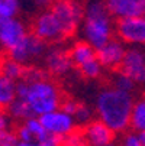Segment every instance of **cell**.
Here are the masks:
<instances>
[{
  "label": "cell",
  "instance_id": "obj_1",
  "mask_svg": "<svg viewBox=\"0 0 145 146\" xmlns=\"http://www.w3.org/2000/svg\"><path fill=\"white\" fill-rule=\"evenodd\" d=\"M135 97L132 93L122 91L109 84L102 87L94 98L96 119L109 126L116 135L131 129V111Z\"/></svg>",
  "mask_w": 145,
  "mask_h": 146
},
{
  "label": "cell",
  "instance_id": "obj_23",
  "mask_svg": "<svg viewBox=\"0 0 145 146\" xmlns=\"http://www.w3.org/2000/svg\"><path fill=\"white\" fill-rule=\"evenodd\" d=\"M22 10V0H0V17H16Z\"/></svg>",
  "mask_w": 145,
  "mask_h": 146
},
{
  "label": "cell",
  "instance_id": "obj_10",
  "mask_svg": "<svg viewBox=\"0 0 145 146\" xmlns=\"http://www.w3.org/2000/svg\"><path fill=\"white\" fill-rule=\"evenodd\" d=\"M119 70L131 77L138 87H145V46H128Z\"/></svg>",
  "mask_w": 145,
  "mask_h": 146
},
{
  "label": "cell",
  "instance_id": "obj_6",
  "mask_svg": "<svg viewBox=\"0 0 145 146\" xmlns=\"http://www.w3.org/2000/svg\"><path fill=\"white\" fill-rule=\"evenodd\" d=\"M63 23L68 38L80 31L83 16H84V2L81 0H57L49 7Z\"/></svg>",
  "mask_w": 145,
  "mask_h": 146
},
{
  "label": "cell",
  "instance_id": "obj_26",
  "mask_svg": "<svg viewBox=\"0 0 145 146\" xmlns=\"http://www.w3.org/2000/svg\"><path fill=\"white\" fill-rule=\"evenodd\" d=\"M17 142L19 139L16 136V132H12L10 129L0 132V146H16Z\"/></svg>",
  "mask_w": 145,
  "mask_h": 146
},
{
  "label": "cell",
  "instance_id": "obj_14",
  "mask_svg": "<svg viewBox=\"0 0 145 146\" xmlns=\"http://www.w3.org/2000/svg\"><path fill=\"white\" fill-rule=\"evenodd\" d=\"M89 146H116V133L99 119L83 127Z\"/></svg>",
  "mask_w": 145,
  "mask_h": 146
},
{
  "label": "cell",
  "instance_id": "obj_24",
  "mask_svg": "<svg viewBox=\"0 0 145 146\" xmlns=\"http://www.w3.org/2000/svg\"><path fill=\"white\" fill-rule=\"evenodd\" d=\"M61 146H89V143L84 132L76 129L61 139Z\"/></svg>",
  "mask_w": 145,
  "mask_h": 146
},
{
  "label": "cell",
  "instance_id": "obj_11",
  "mask_svg": "<svg viewBox=\"0 0 145 146\" xmlns=\"http://www.w3.org/2000/svg\"><path fill=\"white\" fill-rule=\"evenodd\" d=\"M39 120L44 124V127L47 129L48 133H51L59 139H63L64 136H67L68 133H71L73 130L77 129L76 119L70 113L64 111L61 107L39 116Z\"/></svg>",
  "mask_w": 145,
  "mask_h": 146
},
{
  "label": "cell",
  "instance_id": "obj_9",
  "mask_svg": "<svg viewBox=\"0 0 145 146\" xmlns=\"http://www.w3.org/2000/svg\"><path fill=\"white\" fill-rule=\"evenodd\" d=\"M115 33L126 46H145V16L116 20Z\"/></svg>",
  "mask_w": 145,
  "mask_h": 146
},
{
  "label": "cell",
  "instance_id": "obj_3",
  "mask_svg": "<svg viewBox=\"0 0 145 146\" xmlns=\"http://www.w3.org/2000/svg\"><path fill=\"white\" fill-rule=\"evenodd\" d=\"M116 19L110 15L105 0H86L80 36L96 49L116 36Z\"/></svg>",
  "mask_w": 145,
  "mask_h": 146
},
{
  "label": "cell",
  "instance_id": "obj_31",
  "mask_svg": "<svg viewBox=\"0 0 145 146\" xmlns=\"http://www.w3.org/2000/svg\"><path fill=\"white\" fill-rule=\"evenodd\" d=\"M16 146H41V145L36 140H31V142H22V140H19Z\"/></svg>",
  "mask_w": 145,
  "mask_h": 146
},
{
  "label": "cell",
  "instance_id": "obj_2",
  "mask_svg": "<svg viewBox=\"0 0 145 146\" xmlns=\"http://www.w3.org/2000/svg\"><path fill=\"white\" fill-rule=\"evenodd\" d=\"M16 97L22 98L28 104L32 116L35 117L59 109L64 100L58 84L48 77V74L36 80L22 78L17 81Z\"/></svg>",
  "mask_w": 145,
  "mask_h": 146
},
{
  "label": "cell",
  "instance_id": "obj_30",
  "mask_svg": "<svg viewBox=\"0 0 145 146\" xmlns=\"http://www.w3.org/2000/svg\"><path fill=\"white\" fill-rule=\"evenodd\" d=\"M57 2V0H32V3L35 7L44 10V9H49L54 3Z\"/></svg>",
  "mask_w": 145,
  "mask_h": 146
},
{
  "label": "cell",
  "instance_id": "obj_5",
  "mask_svg": "<svg viewBox=\"0 0 145 146\" xmlns=\"http://www.w3.org/2000/svg\"><path fill=\"white\" fill-rule=\"evenodd\" d=\"M31 32L48 45L63 44L68 38L63 23L59 22V19L55 16V13L51 9L41 10L33 17L31 25Z\"/></svg>",
  "mask_w": 145,
  "mask_h": 146
},
{
  "label": "cell",
  "instance_id": "obj_22",
  "mask_svg": "<svg viewBox=\"0 0 145 146\" xmlns=\"http://www.w3.org/2000/svg\"><path fill=\"white\" fill-rule=\"evenodd\" d=\"M25 126L29 129V132L32 133V136H33V139L36 140V142H41L42 139H45L49 133L47 132V129L44 127V124L41 123V120H39V117H29V119H26V120H23L22 121Z\"/></svg>",
  "mask_w": 145,
  "mask_h": 146
},
{
  "label": "cell",
  "instance_id": "obj_16",
  "mask_svg": "<svg viewBox=\"0 0 145 146\" xmlns=\"http://www.w3.org/2000/svg\"><path fill=\"white\" fill-rule=\"evenodd\" d=\"M131 130L141 133L145 132V96L135 98L131 111Z\"/></svg>",
  "mask_w": 145,
  "mask_h": 146
},
{
  "label": "cell",
  "instance_id": "obj_12",
  "mask_svg": "<svg viewBox=\"0 0 145 146\" xmlns=\"http://www.w3.org/2000/svg\"><path fill=\"white\" fill-rule=\"evenodd\" d=\"M29 32V28L19 16L0 17V48L9 52Z\"/></svg>",
  "mask_w": 145,
  "mask_h": 146
},
{
  "label": "cell",
  "instance_id": "obj_18",
  "mask_svg": "<svg viewBox=\"0 0 145 146\" xmlns=\"http://www.w3.org/2000/svg\"><path fill=\"white\" fill-rule=\"evenodd\" d=\"M17 82L0 74V107L7 109L9 104L16 98Z\"/></svg>",
  "mask_w": 145,
  "mask_h": 146
},
{
  "label": "cell",
  "instance_id": "obj_28",
  "mask_svg": "<svg viewBox=\"0 0 145 146\" xmlns=\"http://www.w3.org/2000/svg\"><path fill=\"white\" fill-rule=\"evenodd\" d=\"M78 103L80 101H77V100H74V98H65V100H63V103H61V109H63L64 111H67V113H70L71 116L76 113V110H77V106H78Z\"/></svg>",
  "mask_w": 145,
  "mask_h": 146
},
{
  "label": "cell",
  "instance_id": "obj_13",
  "mask_svg": "<svg viewBox=\"0 0 145 146\" xmlns=\"http://www.w3.org/2000/svg\"><path fill=\"white\" fill-rule=\"evenodd\" d=\"M126 48L128 46L116 36L112 38L105 45H102L100 48H97L96 49L97 58L100 61V64L103 65V68L109 70V71L119 70L122 61H123V56H125Z\"/></svg>",
  "mask_w": 145,
  "mask_h": 146
},
{
  "label": "cell",
  "instance_id": "obj_4",
  "mask_svg": "<svg viewBox=\"0 0 145 146\" xmlns=\"http://www.w3.org/2000/svg\"><path fill=\"white\" fill-rule=\"evenodd\" d=\"M68 49H70L74 68L81 74L83 78L94 81L103 75L105 68H103V65L100 64L97 58V52L94 46H92L89 42L81 39V40H76Z\"/></svg>",
  "mask_w": 145,
  "mask_h": 146
},
{
  "label": "cell",
  "instance_id": "obj_7",
  "mask_svg": "<svg viewBox=\"0 0 145 146\" xmlns=\"http://www.w3.org/2000/svg\"><path fill=\"white\" fill-rule=\"evenodd\" d=\"M47 48H48V44H45L42 39H39L32 32H29L22 40H19L7 52V56L29 67V65H35V62L44 58Z\"/></svg>",
  "mask_w": 145,
  "mask_h": 146
},
{
  "label": "cell",
  "instance_id": "obj_32",
  "mask_svg": "<svg viewBox=\"0 0 145 146\" xmlns=\"http://www.w3.org/2000/svg\"><path fill=\"white\" fill-rule=\"evenodd\" d=\"M139 137H141V142H142V145L145 146V132H141V133H139Z\"/></svg>",
  "mask_w": 145,
  "mask_h": 146
},
{
  "label": "cell",
  "instance_id": "obj_17",
  "mask_svg": "<svg viewBox=\"0 0 145 146\" xmlns=\"http://www.w3.org/2000/svg\"><path fill=\"white\" fill-rule=\"evenodd\" d=\"M25 72H26V65L20 64V62H17L10 56H7L6 59L0 62V74L16 82L25 77Z\"/></svg>",
  "mask_w": 145,
  "mask_h": 146
},
{
  "label": "cell",
  "instance_id": "obj_27",
  "mask_svg": "<svg viewBox=\"0 0 145 146\" xmlns=\"http://www.w3.org/2000/svg\"><path fill=\"white\" fill-rule=\"evenodd\" d=\"M16 136H17L19 140H22V142H31V140H35L33 136H32V133L29 132V129L25 126L23 123H20L19 126H17V129H16Z\"/></svg>",
  "mask_w": 145,
  "mask_h": 146
},
{
  "label": "cell",
  "instance_id": "obj_19",
  "mask_svg": "<svg viewBox=\"0 0 145 146\" xmlns=\"http://www.w3.org/2000/svg\"><path fill=\"white\" fill-rule=\"evenodd\" d=\"M6 110L10 114V117L13 120H17V121H23V120H26L29 117H33L32 113H31V110H29V107H28V104L22 98H19V97H16L9 104Z\"/></svg>",
  "mask_w": 145,
  "mask_h": 146
},
{
  "label": "cell",
  "instance_id": "obj_20",
  "mask_svg": "<svg viewBox=\"0 0 145 146\" xmlns=\"http://www.w3.org/2000/svg\"><path fill=\"white\" fill-rule=\"evenodd\" d=\"M110 84L115 86L116 88L122 90V91H128V93H132V94L135 93V90L138 87L136 82L131 77H128L125 72H122L120 70H116L113 72V75L110 78Z\"/></svg>",
  "mask_w": 145,
  "mask_h": 146
},
{
  "label": "cell",
  "instance_id": "obj_8",
  "mask_svg": "<svg viewBox=\"0 0 145 146\" xmlns=\"http://www.w3.org/2000/svg\"><path fill=\"white\" fill-rule=\"evenodd\" d=\"M42 62L45 71L52 77H67L74 68L70 49L61 44L48 45Z\"/></svg>",
  "mask_w": 145,
  "mask_h": 146
},
{
  "label": "cell",
  "instance_id": "obj_21",
  "mask_svg": "<svg viewBox=\"0 0 145 146\" xmlns=\"http://www.w3.org/2000/svg\"><path fill=\"white\" fill-rule=\"evenodd\" d=\"M94 116H96L94 107L89 106L87 103H83V101L78 103L77 110L73 114V117L77 121V126H80V127H84L86 124H89L90 121H93L94 120Z\"/></svg>",
  "mask_w": 145,
  "mask_h": 146
},
{
  "label": "cell",
  "instance_id": "obj_29",
  "mask_svg": "<svg viewBox=\"0 0 145 146\" xmlns=\"http://www.w3.org/2000/svg\"><path fill=\"white\" fill-rule=\"evenodd\" d=\"M10 124H12V117H10V114L0 107V132L9 130V129H10Z\"/></svg>",
  "mask_w": 145,
  "mask_h": 146
},
{
  "label": "cell",
  "instance_id": "obj_25",
  "mask_svg": "<svg viewBox=\"0 0 145 146\" xmlns=\"http://www.w3.org/2000/svg\"><path fill=\"white\" fill-rule=\"evenodd\" d=\"M118 146H144L139 137V133L134 132V130H126L125 133H122L119 145Z\"/></svg>",
  "mask_w": 145,
  "mask_h": 146
},
{
  "label": "cell",
  "instance_id": "obj_15",
  "mask_svg": "<svg viewBox=\"0 0 145 146\" xmlns=\"http://www.w3.org/2000/svg\"><path fill=\"white\" fill-rule=\"evenodd\" d=\"M105 2L110 15L116 20L145 16V0H105Z\"/></svg>",
  "mask_w": 145,
  "mask_h": 146
}]
</instances>
